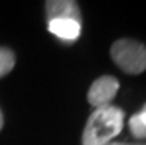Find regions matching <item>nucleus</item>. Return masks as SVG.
Here are the masks:
<instances>
[{
  "label": "nucleus",
  "mask_w": 146,
  "mask_h": 145,
  "mask_svg": "<svg viewBox=\"0 0 146 145\" xmlns=\"http://www.w3.org/2000/svg\"><path fill=\"white\" fill-rule=\"evenodd\" d=\"M131 133L136 136L137 139H145L146 138V124L140 120L139 114H134L130 117V122H128Z\"/></svg>",
  "instance_id": "0eeeda50"
},
{
  "label": "nucleus",
  "mask_w": 146,
  "mask_h": 145,
  "mask_svg": "<svg viewBox=\"0 0 146 145\" xmlns=\"http://www.w3.org/2000/svg\"><path fill=\"white\" fill-rule=\"evenodd\" d=\"M119 89V83L112 76H102L98 80H94L89 89L87 99L94 108L111 105L112 101Z\"/></svg>",
  "instance_id": "7ed1b4c3"
},
{
  "label": "nucleus",
  "mask_w": 146,
  "mask_h": 145,
  "mask_svg": "<svg viewBox=\"0 0 146 145\" xmlns=\"http://www.w3.org/2000/svg\"><path fill=\"white\" fill-rule=\"evenodd\" d=\"M47 22L53 19H72L81 22V12L78 3L74 0H50L46 2Z\"/></svg>",
  "instance_id": "20e7f679"
},
{
  "label": "nucleus",
  "mask_w": 146,
  "mask_h": 145,
  "mask_svg": "<svg viewBox=\"0 0 146 145\" xmlns=\"http://www.w3.org/2000/svg\"><path fill=\"white\" fill-rule=\"evenodd\" d=\"M111 56L127 74H140L146 70V46L136 40H117L111 47Z\"/></svg>",
  "instance_id": "f03ea898"
},
{
  "label": "nucleus",
  "mask_w": 146,
  "mask_h": 145,
  "mask_svg": "<svg viewBox=\"0 0 146 145\" xmlns=\"http://www.w3.org/2000/svg\"><path fill=\"white\" fill-rule=\"evenodd\" d=\"M124 126V111L106 105L94 108L83 130V145H108L118 136Z\"/></svg>",
  "instance_id": "f257e3e1"
},
{
  "label": "nucleus",
  "mask_w": 146,
  "mask_h": 145,
  "mask_svg": "<svg viewBox=\"0 0 146 145\" xmlns=\"http://www.w3.org/2000/svg\"><path fill=\"white\" fill-rule=\"evenodd\" d=\"M47 30L65 41H74L81 34V22L72 19H53L47 22Z\"/></svg>",
  "instance_id": "39448f33"
},
{
  "label": "nucleus",
  "mask_w": 146,
  "mask_h": 145,
  "mask_svg": "<svg viewBox=\"0 0 146 145\" xmlns=\"http://www.w3.org/2000/svg\"><path fill=\"white\" fill-rule=\"evenodd\" d=\"M108 145H146V144H125V142H109Z\"/></svg>",
  "instance_id": "6e6552de"
},
{
  "label": "nucleus",
  "mask_w": 146,
  "mask_h": 145,
  "mask_svg": "<svg viewBox=\"0 0 146 145\" xmlns=\"http://www.w3.org/2000/svg\"><path fill=\"white\" fill-rule=\"evenodd\" d=\"M15 67V55L11 49L0 47V77L6 76Z\"/></svg>",
  "instance_id": "423d86ee"
},
{
  "label": "nucleus",
  "mask_w": 146,
  "mask_h": 145,
  "mask_svg": "<svg viewBox=\"0 0 146 145\" xmlns=\"http://www.w3.org/2000/svg\"><path fill=\"white\" fill-rule=\"evenodd\" d=\"M3 127V114H2V111H0V129Z\"/></svg>",
  "instance_id": "1a4fd4ad"
}]
</instances>
